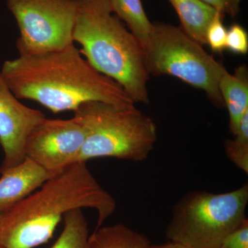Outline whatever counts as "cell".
<instances>
[{"mask_svg": "<svg viewBox=\"0 0 248 248\" xmlns=\"http://www.w3.org/2000/svg\"><path fill=\"white\" fill-rule=\"evenodd\" d=\"M0 71L18 99L39 103L53 113L74 112L91 102L135 104L120 84L93 68L75 44L58 51L19 55L5 61Z\"/></svg>", "mask_w": 248, "mask_h": 248, "instance_id": "6da1fadb", "label": "cell"}, {"mask_svg": "<svg viewBox=\"0 0 248 248\" xmlns=\"http://www.w3.org/2000/svg\"><path fill=\"white\" fill-rule=\"evenodd\" d=\"M116 206L115 199L98 183L86 163H76L0 213V247L34 248L48 242L65 214L76 209L95 210L96 228H99Z\"/></svg>", "mask_w": 248, "mask_h": 248, "instance_id": "7a4b0ae2", "label": "cell"}, {"mask_svg": "<svg viewBox=\"0 0 248 248\" xmlns=\"http://www.w3.org/2000/svg\"><path fill=\"white\" fill-rule=\"evenodd\" d=\"M73 42L90 64L120 84L136 103L150 102L144 51L111 7L110 0H76Z\"/></svg>", "mask_w": 248, "mask_h": 248, "instance_id": "3957f363", "label": "cell"}, {"mask_svg": "<svg viewBox=\"0 0 248 248\" xmlns=\"http://www.w3.org/2000/svg\"><path fill=\"white\" fill-rule=\"evenodd\" d=\"M73 112L86 130L78 162L99 157L141 162L148 159L157 141L154 121L135 106L91 102Z\"/></svg>", "mask_w": 248, "mask_h": 248, "instance_id": "277c9868", "label": "cell"}, {"mask_svg": "<svg viewBox=\"0 0 248 248\" xmlns=\"http://www.w3.org/2000/svg\"><path fill=\"white\" fill-rule=\"evenodd\" d=\"M248 203V184L225 193L189 192L174 204L166 237L190 248H217L247 219Z\"/></svg>", "mask_w": 248, "mask_h": 248, "instance_id": "5b68a950", "label": "cell"}, {"mask_svg": "<svg viewBox=\"0 0 248 248\" xmlns=\"http://www.w3.org/2000/svg\"><path fill=\"white\" fill-rule=\"evenodd\" d=\"M143 51L149 75L177 78L203 91L217 107L224 106L218 82L226 68L180 27L153 23L149 42Z\"/></svg>", "mask_w": 248, "mask_h": 248, "instance_id": "8992f818", "label": "cell"}, {"mask_svg": "<svg viewBox=\"0 0 248 248\" xmlns=\"http://www.w3.org/2000/svg\"><path fill=\"white\" fill-rule=\"evenodd\" d=\"M19 36V55L58 51L74 45L76 0H6Z\"/></svg>", "mask_w": 248, "mask_h": 248, "instance_id": "52a82bcc", "label": "cell"}, {"mask_svg": "<svg viewBox=\"0 0 248 248\" xmlns=\"http://www.w3.org/2000/svg\"><path fill=\"white\" fill-rule=\"evenodd\" d=\"M85 138L84 127L76 117H46L28 135L24 155L49 172L58 173L78 163Z\"/></svg>", "mask_w": 248, "mask_h": 248, "instance_id": "ba28073f", "label": "cell"}, {"mask_svg": "<svg viewBox=\"0 0 248 248\" xmlns=\"http://www.w3.org/2000/svg\"><path fill=\"white\" fill-rule=\"evenodd\" d=\"M45 118L43 112L19 101L6 84L0 71V145L4 155L0 173L25 159L24 148L28 135Z\"/></svg>", "mask_w": 248, "mask_h": 248, "instance_id": "9c48e42d", "label": "cell"}, {"mask_svg": "<svg viewBox=\"0 0 248 248\" xmlns=\"http://www.w3.org/2000/svg\"><path fill=\"white\" fill-rule=\"evenodd\" d=\"M1 174L0 213H2L35 192L57 173L49 172L26 157L21 164Z\"/></svg>", "mask_w": 248, "mask_h": 248, "instance_id": "30bf717a", "label": "cell"}, {"mask_svg": "<svg viewBox=\"0 0 248 248\" xmlns=\"http://www.w3.org/2000/svg\"><path fill=\"white\" fill-rule=\"evenodd\" d=\"M218 89L229 114L230 131L234 135L245 114L248 112V67L246 65L238 67L234 74L226 70L220 78Z\"/></svg>", "mask_w": 248, "mask_h": 248, "instance_id": "8fae6325", "label": "cell"}, {"mask_svg": "<svg viewBox=\"0 0 248 248\" xmlns=\"http://www.w3.org/2000/svg\"><path fill=\"white\" fill-rule=\"evenodd\" d=\"M177 12L181 29L201 45H206V31L216 9L201 0H168Z\"/></svg>", "mask_w": 248, "mask_h": 248, "instance_id": "7c38bea8", "label": "cell"}, {"mask_svg": "<svg viewBox=\"0 0 248 248\" xmlns=\"http://www.w3.org/2000/svg\"><path fill=\"white\" fill-rule=\"evenodd\" d=\"M144 235L123 224L99 227L89 236L85 248H148Z\"/></svg>", "mask_w": 248, "mask_h": 248, "instance_id": "4fadbf2b", "label": "cell"}, {"mask_svg": "<svg viewBox=\"0 0 248 248\" xmlns=\"http://www.w3.org/2000/svg\"><path fill=\"white\" fill-rule=\"evenodd\" d=\"M110 4L114 14L144 48L149 42L153 23L145 13L141 0H110Z\"/></svg>", "mask_w": 248, "mask_h": 248, "instance_id": "5bb4252c", "label": "cell"}, {"mask_svg": "<svg viewBox=\"0 0 248 248\" xmlns=\"http://www.w3.org/2000/svg\"><path fill=\"white\" fill-rule=\"evenodd\" d=\"M63 218V231L50 248H85L89 234L88 222L81 209L68 212Z\"/></svg>", "mask_w": 248, "mask_h": 248, "instance_id": "9a60e30c", "label": "cell"}, {"mask_svg": "<svg viewBox=\"0 0 248 248\" xmlns=\"http://www.w3.org/2000/svg\"><path fill=\"white\" fill-rule=\"evenodd\" d=\"M225 153L241 170L248 173V112L241 121L233 140H228L224 144Z\"/></svg>", "mask_w": 248, "mask_h": 248, "instance_id": "2e32d148", "label": "cell"}, {"mask_svg": "<svg viewBox=\"0 0 248 248\" xmlns=\"http://www.w3.org/2000/svg\"><path fill=\"white\" fill-rule=\"evenodd\" d=\"M224 16L218 11L206 31V45L217 53H221L226 49L227 30L223 22Z\"/></svg>", "mask_w": 248, "mask_h": 248, "instance_id": "e0dca14e", "label": "cell"}, {"mask_svg": "<svg viewBox=\"0 0 248 248\" xmlns=\"http://www.w3.org/2000/svg\"><path fill=\"white\" fill-rule=\"evenodd\" d=\"M226 48L235 54L246 55L248 51V35L239 24H234L227 31Z\"/></svg>", "mask_w": 248, "mask_h": 248, "instance_id": "ac0fdd59", "label": "cell"}, {"mask_svg": "<svg viewBox=\"0 0 248 248\" xmlns=\"http://www.w3.org/2000/svg\"><path fill=\"white\" fill-rule=\"evenodd\" d=\"M217 248H248V220L228 235Z\"/></svg>", "mask_w": 248, "mask_h": 248, "instance_id": "d6986e66", "label": "cell"}, {"mask_svg": "<svg viewBox=\"0 0 248 248\" xmlns=\"http://www.w3.org/2000/svg\"><path fill=\"white\" fill-rule=\"evenodd\" d=\"M222 14L234 18L239 15L242 0H201Z\"/></svg>", "mask_w": 248, "mask_h": 248, "instance_id": "ffe728a7", "label": "cell"}, {"mask_svg": "<svg viewBox=\"0 0 248 248\" xmlns=\"http://www.w3.org/2000/svg\"><path fill=\"white\" fill-rule=\"evenodd\" d=\"M148 248H190L187 246H184L179 243L174 242V241H169V242L164 244L159 245H150Z\"/></svg>", "mask_w": 248, "mask_h": 248, "instance_id": "44dd1931", "label": "cell"}, {"mask_svg": "<svg viewBox=\"0 0 248 248\" xmlns=\"http://www.w3.org/2000/svg\"><path fill=\"white\" fill-rule=\"evenodd\" d=\"M0 248H1V247H0Z\"/></svg>", "mask_w": 248, "mask_h": 248, "instance_id": "7402d4cb", "label": "cell"}]
</instances>
